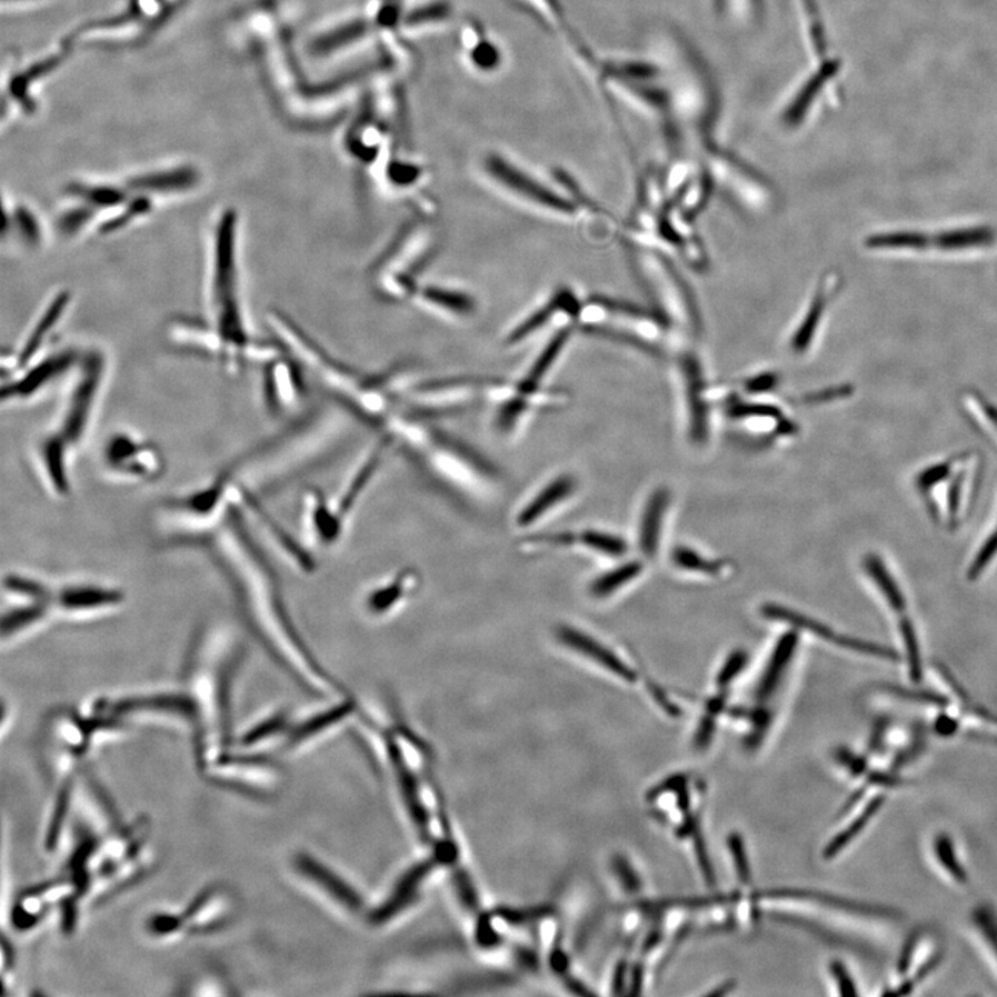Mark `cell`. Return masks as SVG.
<instances>
[{
  "instance_id": "1",
  "label": "cell",
  "mask_w": 997,
  "mask_h": 997,
  "mask_svg": "<svg viewBox=\"0 0 997 997\" xmlns=\"http://www.w3.org/2000/svg\"><path fill=\"white\" fill-rule=\"evenodd\" d=\"M250 521L235 482L233 498L222 517L180 548L199 550L212 561L247 630L279 667L302 684L323 685V670L292 622L279 578Z\"/></svg>"
},
{
  "instance_id": "2",
  "label": "cell",
  "mask_w": 997,
  "mask_h": 997,
  "mask_svg": "<svg viewBox=\"0 0 997 997\" xmlns=\"http://www.w3.org/2000/svg\"><path fill=\"white\" fill-rule=\"evenodd\" d=\"M247 655L243 639L227 625H208L191 640L183 685L200 711V765L205 770L225 755L235 680Z\"/></svg>"
},
{
  "instance_id": "3",
  "label": "cell",
  "mask_w": 997,
  "mask_h": 997,
  "mask_svg": "<svg viewBox=\"0 0 997 997\" xmlns=\"http://www.w3.org/2000/svg\"><path fill=\"white\" fill-rule=\"evenodd\" d=\"M43 602L54 621H89L111 616L127 602L120 586L98 579H48Z\"/></svg>"
},
{
  "instance_id": "4",
  "label": "cell",
  "mask_w": 997,
  "mask_h": 997,
  "mask_svg": "<svg viewBox=\"0 0 997 997\" xmlns=\"http://www.w3.org/2000/svg\"><path fill=\"white\" fill-rule=\"evenodd\" d=\"M104 369L103 355L96 351L81 355L77 365V377L67 396L58 425L50 430L63 439L72 453L80 449L92 425Z\"/></svg>"
},
{
  "instance_id": "5",
  "label": "cell",
  "mask_w": 997,
  "mask_h": 997,
  "mask_svg": "<svg viewBox=\"0 0 997 997\" xmlns=\"http://www.w3.org/2000/svg\"><path fill=\"white\" fill-rule=\"evenodd\" d=\"M101 466L112 480L131 486H148L160 480L167 470L161 449L148 439L120 431L107 439L101 450Z\"/></svg>"
},
{
  "instance_id": "6",
  "label": "cell",
  "mask_w": 997,
  "mask_h": 997,
  "mask_svg": "<svg viewBox=\"0 0 997 997\" xmlns=\"http://www.w3.org/2000/svg\"><path fill=\"white\" fill-rule=\"evenodd\" d=\"M239 216L233 208L218 217L212 233L211 301L218 308L240 302L239 298Z\"/></svg>"
},
{
  "instance_id": "7",
  "label": "cell",
  "mask_w": 997,
  "mask_h": 997,
  "mask_svg": "<svg viewBox=\"0 0 997 997\" xmlns=\"http://www.w3.org/2000/svg\"><path fill=\"white\" fill-rule=\"evenodd\" d=\"M928 256L965 259L985 256L997 247V227L989 222H954L927 229Z\"/></svg>"
},
{
  "instance_id": "8",
  "label": "cell",
  "mask_w": 997,
  "mask_h": 997,
  "mask_svg": "<svg viewBox=\"0 0 997 997\" xmlns=\"http://www.w3.org/2000/svg\"><path fill=\"white\" fill-rule=\"evenodd\" d=\"M81 355L64 349L44 357H39L24 369L17 371L6 382L2 390L3 402H24L37 397L44 388L52 385L59 377L69 373L80 362Z\"/></svg>"
},
{
  "instance_id": "9",
  "label": "cell",
  "mask_w": 997,
  "mask_h": 997,
  "mask_svg": "<svg viewBox=\"0 0 997 997\" xmlns=\"http://www.w3.org/2000/svg\"><path fill=\"white\" fill-rule=\"evenodd\" d=\"M186 909L183 915H178L182 934L211 933L232 917L235 900L227 889L213 887L199 895Z\"/></svg>"
},
{
  "instance_id": "10",
  "label": "cell",
  "mask_w": 997,
  "mask_h": 997,
  "mask_svg": "<svg viewBox=\"0 0 997 997\" xmlns=\"http://www.w3.org/2000/svg\"><path fill=\"white\" fill-rule=\"evenodd\" d=\"M70 303V291H60L50 300L47 308L39 315L30 335L27 336L24 346L11 357V366L8 369L10 376H14L17 371L24 369L26 366L41 357L42 348L47 346L50 336H52V332L58 328L61 319H63Z\"/></svg>"
},
{
  "instance_id": "11",
  "label": "cell",
  "mask_w": 997,
  "mask_h": 997,
  "mask_svg": "<svg viewBox=\"0 0 997 997\" xmlns=\"http://www.w3.org/2000/svg\"><path fill=\"white\" fill-rule=\"evenodd\" d=\"M4 601L8 606L3 608L0 624V640L3 647L19 645L54 622L52 614L42 601Z\"/></svg>"
},
{
  "instance_id": "12",
  "label": "cell",
  "mask_w": 997,
  "mask_h": 997,
  "mask_svg": "<svg viewBox=\"0 0 997 997\" xmlns=\"http://www.w3.org/2000/svg\"><path fill=\"white\" fill-rule=\"evenodd\" d=\"M285 355L270 360L267 375H265V401L270 412H279L280 409L290 407L302 397L303 381L301 363L292 357L285 359Z\"/></svg>"
},
{
  "instance_id": "13",
  "label": "cell",
  "mask_w": 997,
  "mask_h": 997,
  "mask_svg": "<svg viewBox=\"0 0 997 997\" xmlns=\"http://www.w3.org/2000/svg\"><path fill=\"white\" fill-rule=\"evenodd\" d=\"M760 612H762L764 617L771 619V621L788 624L792 628L805 630V632L818 636L820 639L831 641V644L843 647V649L860 652V655H867L870 650L869 641L848 638V636H838L830 628H827L826 625L815 621V619L804 616V614L792 611L791 608L771 605L770 602V605L762 606Z\"/></svg>"
},
{
  "instance_id": "14",
  "label": "cell",
  "mask_w": 997,
  "mask_h": 997,
  "mask_svg": "<svg viewBox=\"0 0 997 997\" xmlns=\"http://www.w3.org/2000/svg\"><path fill=\"white\" fill-rule=\"evenodd\" d=\"M557 638H559L562 645L570 647L574 651L581 652L582 656L590 658L591 661L599 664L600 667L616 674L618 678L627 680L629 684H634L638 679L634 669H630L627 664L619 660L600 641L590 638L589 635H585L581 630L571 627H560L557 629Z\"/></svg>"
},
{
  "instance_id": "15",
  "label": "cell",
  "mask_w": 997,
  "mask_h": 997,
  "mask_svg": "<svg viewBox=\"0 0 997 997\" xmlns=\"http://www.w3.org/2000/svg\"><path fill=\"white\" fill-rule=\"evenodd\" d=\"M489 171H491L492 177L497 179L499 183L504 185L512 195L521 197V199L535 202V205L538 206L560 208V210H565L566 208L565 205L557 201L554 195L546 191L542 186L534 182V180L518 171L515 166L507 164L504 160L493 159L489 162Z\"/></svg>"
},
{
  "instance_id": "16",
  "label": "cell",
  "mask_w": 997,
  "mask_h": 997,
  "mask_svg": "<svg viewBox=\"0 0 997 997\" xmlns=\"http://www.w3.org/2000/svg\"><path fill=\"white\" fill-rule=\"evenodd\" d=\"M197 183V173L190 168L166 169L140 175L128 185L131 193L146 196L179 195L188 191Z\"/></svg>"
},
{
  "instance_id": "17",
  "label": "cell",
  "mask_w": 997,
  "mask_h": 997,
  "mask_svg": "<svg viewBox=\"0 0 997 997\" xmlns=\"http://www.w3.org/2000/svg\"><path fill=\"white\" fill-rule=\"evenodd\" d=\"M670 501L668 489L660 488L651 493L641 516L639 546L646 557H655L660 545L662 518Z\"/></svg>"
},
{
  "instance_id": "18",
  "label": "cell",
  "mask_w": 997,
  "mask_h": 997,
  "mask_svg": "<svg viewBox=\"0 0 997 997\" xmlns=\"http://www.w3.org/2000/svg\"><path fill=\"white\" fill-rule=\"evenodd\" d=\"M415 297L432 311L441 312L447 317L467 318L475 312L476 302L467 292L447 289V287H425L417 289Z\"/></svg>"
},
{
  "instance_id": "19",
  "label": "cell",
  "mask_w": 997,
  "mask_h": 997,
  "mask_svg": "<svg viewBox=\"0 0 997 997\" xmlns=\"http://www.w3.org/2000/svg\"><path fill=\"white\" fill-rule=\"evenodd\" d=\"M576 486L577 482L571 476H561L560 478H557V480L551 481L549 486H546L542 491L534 498V500L529 501V504L524 507L522 511L517 517L518 526L528 527L531 526V524L537 522L538 518L546 515L551 507L559 505L560 501L570 497V495L576 491Z\"/></svg>"
},
{
  "instance_id": "20",
  "label": "cell",
  "mask_w": 997,
  "mask_h": 997,
  "mask_svg": "<svg viewBox=\"0 0 997 997\" xmlns=\"http://www.w3.org/2000/svg\"><path fill=\"white\" fill-rule=\"evenodd\" d=\"M797 646L798 634L796 630L782 635L780 640L777 641L775 650L771 652L768 667H766L762 679H760L758 685L757 695L759 700H766V698L774 695L777 686L780 684L782 675H785L788 665H790L792 660Z\"/></svg>"
},
{
  "instance_id": "21",
  "label": "cell",
  "mask_w": 997,
  "mask_h": 997,
  "mask_svg": "<svg viewBox=\"0 0 997 997\" xmlns=\"http://www.w3.org/2000/svg\"><path fill=\"white\" fill-rule=\"evenodd\" d=\"M864 568L867 576L875 582L878 591L883 595L884 600L891 607V610L897 614H904L906 608H908V601H906L904 591L900 589L899 584L895 581L891 571L886 567V562L877 555H867L864 560Z\"/></svg>"
},
{
  "instance_id": "22",
  "label": "cell",
  "mask_w": 997,
  "mask_h": 997,
  "mask_svg": "<svg viewBox=\"0 0 997 997\" xmlns=\"http://www.w3.org/2000/svg\"><path fill=\"white\" fill-rule=\"evenodd\" d=\"M308 501V522L315 537L323 544L335 542L338 535H340V518L329 509V506L325 504L323 498L319 497V495H313Z\"/></svg>"
},
{
  "instance_id": "23",
  "label": "cell",
  "mask_w": 997,
  "mask_h": 997,
  "mask_svg": "<svg viewBox=\"0 0 997 997\" xmlns=\"http://www.w3.org/2000/svg\"><path fill=\"white\" fill-rule=\"evenodd\" d=\"M884 801L883 796H878L873 798L869 804H867L866 809L861 812L858 818H856L853 824H850L847 829H845L841 834H838L833 841L827 845L825 849V858L833 859L841 853L843 849L847 848L853 839L858 838L860 833L869 826L870 820L875 818V816L880 812Z\"/></svg>"
},
{
  "instance_id": "24",
  "label": "cell",
  "mask_w": 997,
  "mask_h": 997,
  "mask_svg": "<svg viewBox=\"0 0 997 997\" xmlns=\"http://www.w3.org/2000/svg\"><path fill=\"white\" fill-rule=\"evenodd\" d=\"M644 571V566L639 561H630L627 565L616 568L610 572L602 574L601 577L596 578L594 582L590 585V594L595 597H606L617 591L619 588H622L624 585H627L630 581H634L636 577L640 576V572Z\"/></svg>"
},
{
  "instance_id": "25",
  "label": "cell",
  "mask_w": 997,
  "mask_h": 997,
  "mask_svg": "<svg viewBox=\"0 0 997 997\" xmlns=\"http://www.w3.org/2000/svg\"><path fill=\"white\" fill-rule=\"evenodd\" d=\"M934 853L939 866L944 867V870L948 873L951 880L960 884V886L968 883L967 871L965 867L961 866L959 858H957L955 844L951 843V839L948 836L940 834V836L935 838Z\"/></svg>"
},
{
  "instance_id": "26",
  "label": "cell",
  "mask_w": 997,
  "mask_h": 997,
  "mask_svg": "<svg viewBox=\"0 0 997 997\" xmlns=\"http://www.w3.org/2000/svg\"><path fill=\"white\" fill-rule=\"evenodd\" d=\"M900 638H903L906 656H908L910 678L914 681L923 679L921 649L918 636L910 618L903 617L899 622Z\"/></svg>"
},
{
  "instance_id": "27",
  "label": "cell",
  "mask_w": 997,
  "mask_h": 997,
  "mask_svg": "<svg viewBox=\"0 0 997 997\" xmlns=\"http://www.w3.org/2000/svg\"><path fill=\"white\" fill-rule=\"evenodd\" d=\"M9 222H11V227L16 228L20 238H22L26 243L30 246L41 243V225H39L36 213L28 210V208L22 206L17 207L13 213H10Z\"/></svg>"
},
{
  "instance_id": "28",
  "label": "cell",
  "mask_w": 997,
  "mask_h": 997,
  "mask_svg": "<svg viewBox=\"0 0 997 997\" xmlns=\"http://www.w3.org/2000/svg\"><path fill=\"white\" fill-rule=\"evenodd\" d=\"M672 560L676 566L684 568V570L696 572L717 574L722 568L719 561L707 560L706 557L698 555L697 551L684 548V546L674 550Z\"/></svg>"
},
{
  "instance_id": "29",
  "label": "cell",
  "mask_w": 997,
  "mask_h": 997,
  "mask_svg": "<svg viewBox=\"0 0 997 997\" xmlns=\"http://www.w3.org/2000/svg\"><path fill=\"white\" fill-rule=\"evenodd\" d=\"M582 542L589 548L610 557H622L628 551V545L622 538L614 535L588 531L582 535Z\"/></svg>"
},
{
  "instance_id": "30",
  "label": "cell",
  "mask_w": 997,
  "mask_h": 997,
  "mask_svg": "<svg viewBox=\"0 0 997 997\" xmlns=\"http://www.w3.org/2000/svg\"><path fill=\"white\" fill-rule=\"evenodd\" d=\"M966 453L954 456L949 460L944 461V463L934 465L931 467H927L926 470L921 471L917 477V487L923 492L931 491V489L937 486L939 482H944L946 478L950 476L951 470H954V466L957 461H960L965 458Z\"/></svg>"
},
{
  "instance_id": "31",
  "label": "cell",
  "mask_w": 997,
  "mask_h": 997,
  "mask_svg": "<svg viewBox=\"0 0 997 997\" xmlns=\"http://www.w3.org/2000/svg\"><path fill=\"white\" fill-rule=\"evenodd\" d=\"M405 586H407V578L402 577L397 579V581L385 586V588L376 590L375 594L370 596L369 600L371 611L385 612L387 611V608L397 605L405 594Z\"/></svg>"
},
{
  "instance_id": "32",
  "label": "cell",
  "mask_w": 997,
  "mask_h": 997,
  "mask_svg": "<svg viewBox=\"0 0 997 997\" xmlns=\"http://www.w3.org/2000/svg\"><path fill=\"white\" fill-rule=\"evenodd\" d=\"M967 407L973 413H977L985 425L990 427L997 436V407L988 397L978 391H968L965 396Z\"/></svg>"
},
{
  "instance_id": "33",
  "label": "cell",
  "mask_w": 997,
  "mask_h": 997,
  "mask_svg": "<svg viewBox=\"0 0 997 997\" xmlns=\"http://www.w3.org/2000/svg\"><path fill=\"white\" fill-rule=\"evenodd\" d=\"M997 556V527L994 529L993 535L985 540V544L981 546V549L978 550L976 557L971 562L970 568H968L967 578L970 581H977L981 574L987 570L990 562Z\"/></svg>"
},
{
  "instance_id": "34",
  "label": "cell",
  "mask_w": 997,
  "mask_h": 997,
  "mask_svg": "<svg viewBox=\"0 0 997 997\" xmlns=\"http://www.w3.org/2000/svg\"><path fill=\"white\" fill-rule=\"evenodd\" d=\"M974 923L977 924L979 933L987 940L990 950L997 957V916L989 906H983L974 911Z\"/></svg>"
},
{
  "instance_id": "35",
  "label": "cell",
  "mask_w": 997,
  "mask_h": 997,
  "mask_svg": "<svg viewBox=\"0 0 997 997\" xmlns=\"http://www.w3.org/2000/svg\"><path fill=\"white\" fill-rule=\"evenodd\" d=\"M748 657L745 651L737 650L731 652L728 660L725 661L722 669L719 670L717 684L719 687H728L737 676L745 669Z\"/></svg>"
},
{
  "instance_id": "36",
  "label": "cell",
  "mask_w": 997,
  "mask_h": 997,
  "mask_svg": "<svg viewBox=\"0 0 997 997\" xmlns=\"http://www.w3.org/2000/svg\"><path fill=\"white\" fill-rule=\"evenodd\" d=\"M728 844L730 853L734 854L737 875H739L742 883H748L749 877H751V871H749L745 841H742L739 834H731Z\"/></svg>"
},
{
  "instance_id": "37",
  "label": "cell",
  "mask_w": 997,
  "mask_h": 997,
  "mask_svg": "<svg viewBox=\"0 0 997 997\" xmlns=\"http://www.w3.org/2000/svg\"><path fill=\"white\" fill-rule=\"evenodd\" d=\"M884 690L893 692L895 696L904 697L906 700L931 704V706L944 707L948 704L945 697L935 695L933 691L906 690L897 686H884Z\"/></svg>"
},
{
  "instance_id": "38",
  "label": "cell",
  "mask_w": 997,
  "mask_h": 997,
  "mask_svg": "<svg viewBox=\"0 0 997 997\" xmlns=\"http://www.w3.org/2000/svg\"><path fill=\"white\" fill-rule=\"evenodd\" d=\"M830 970L834 979H836L837 987L839 994L843 996H856L858 995V989H856L855 979L850 977L847 967L844 966L841 961H833L830 966Z\"/></svg>"
},
{
  "instance_id": "39",
  "label": "cell",
  "mask_w": 997,
  "mask_h": 997,
  "mask_svg": "<svg viewBox=\"0 0 997 997\" xmlns=\"http://www.w3.org/2000/svg\"><path fill=\"white\" fill-rule=\"evenodd\" d=\"M614 870H616L619 880L622 881L625 888H627L629 893L639 891V877L638 875H636L632 867L629 866L627 860H625L624 858H617L616 860H614Z\"/></svg>"
},
{
  "instance_id": "40",
  "label": "cell",
  "mask_w": 997,
  "mask_h": 997,
  "mask_svg": "<svg viewBox=\"0 0 997 997\" xmlns=\"http://www.w3.org/2000/svg\"><path fill=\"white\" fill-rule=\"evenodd\" d=\"M715 715L708 714L706 718L702 719L700 728H698L696 745L698 747H706L708 741L711 740V736L714 734V725H715Z\"/></svg>"
},
{
  "instance_id": "41",
  "label": "cell",
  "mask_w": 997,
  "mask_h": 997,
  "mask_svg": "<svg viewBox=\"0 0 997 997\" xmlns=\"http://www.w3.org/2000/svg\"><path fill=\"white\" fill-rule=\"evenodd\" d=\"M956 729H957L956 719L946 717V715H944V717H940L938 719L937 730H938L939 735L950 736V735L955 734Z\"/></svg>"
},
{
  "instance_id": "42",
  "label": "cell",
  "mask_w": 997,
  "mask_h": 997,
  "mask_svg": "<svg viewBox=\"0 0 997 997\" xmlns=\"http://www.w3.org/2000/svg\"><path fill=\"white\" fill-rule=\"evenodd\" d=\"M624 977H625L624 966H619L618 970L616 973V977H614V990H616V994H619V990H621V988H622Z\"/></svg>"
}]
</instances>
